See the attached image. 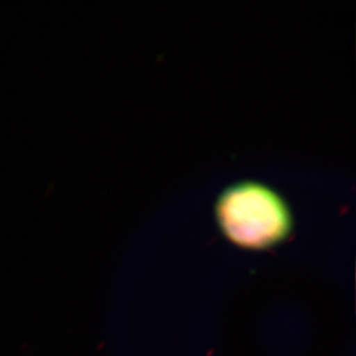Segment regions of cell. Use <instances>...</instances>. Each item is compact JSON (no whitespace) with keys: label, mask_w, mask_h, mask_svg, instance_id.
<instances>
[{"label":"cell","mask_w":356,"mask_h":356,"mask_svg":"<svg viewBox=\"0 0 356 356\" xmlns=\"http://www.w3.org/2000/svg\"><path fill=\"white\" fill-rule=\"evenodd\" d=\"M217 219L226 236L245 248H268L291 229L289 209L276 193L257 184H242L219 198Z\"/></svg>","instance_id":"1"}]
</instances>
